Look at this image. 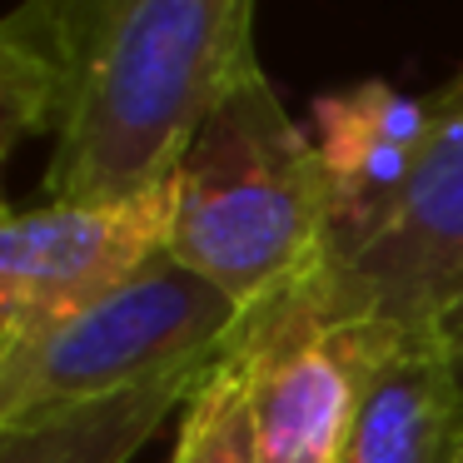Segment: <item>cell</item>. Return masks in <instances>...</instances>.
<instances>
[{
    "label": "cell",
    "instance_id": "6",
    "mask_svg": "<svg viewBox=\"0 0 463 463\" xmlns=\"http://www.w3.org/2000/svg\"><path fill=\"white\" fill-rule=\"evenodd\" d=\"M369 349V329H329L284 299L244 314L230 354L250 389L260 463H344Z\"/></svg>",
    "mask_w": 463,
    "mask_h": 463
},
{
    "label": "cell",
    "instance_id": "12",
    "mask_svg": "<svg viewBox=\"0 0 463 463\" xmlns=\"http://www.w3.org/2000/svg\"><path fill=\"white\" fill-rule=\"evenodd\" d=\"M458 463H463V453H458Z\"/></svg>",
    "mask_w": 463,
    "mask_h": 463
},
{
    "label": "cell",
    "instance_id": "4",
    "mask_svg": "<svg viewBox=\"0 0 463 463\" xmlns=\"http://www.w3.org/2000/svg\"><path fill=\"white\" fill-rule=\"evenodd\" d=\"M433 125L413 175L364 224L324 240L294 304L329 329H439L463 299V71L429 95Z\"/></svg>",
    "mask_w": 463,
    "mask_h": 463
},
{
    "label": "cell",
    "instance_id": "7",
    "mask_svg": "<svg viewBox=\"0 0 463 463\" xmlns=\"http://www.w3.org/2000/svg\"><path fill=\"white\" fill-rule=\"evenodd\" d=\"M373 334L344 463H458L463 369L443 329Z\"/></svg>",
    "mask_w": 463,
    "mask_h": 463
},
{
    "label": "cell",
    "instance_id": "11",
    "mask_svg": "<svg viewBox=\"0 0 463 463\" xmlns=\"http://www.w3.org/2000/svg\"><path fill=\"white\" fill-rule=\"evenodd\" d=\"M439 329H443V339H449L453 359H458V369H463V299L453 304L449 314H443V324H439Z\"/></svg>",
    "mask_w": 463,
    "mask_h": 463
},
{
    "label": "cell",
    "instance_id": "8",
    "mask_svg": "<svg viewBox=\"0 0 463 463\" xmlns=\"http://www.w3.org/2000/svg\"><path fill=\"white\" fill-rule=\"evenodd\" d=\"M314 145L329 175V234L364 224L403 190L433 125L429 95H403L389 80L314 95Z\"/></svg>",
    "mask_w": 463,
    "mask_h": 463
},
{
    "label": "cell",
    "instance_id": "2",
    "mask_svg": "<svg viewBox=\"0 0 463 463\" xmlns=\"http://www.w3.org/2000/svg\"><path fill=\"white\" fill-rule=\"evenodd\" d=\"M329 240V175L269 75L240 80L175 165L170 254L244 314L294 289Z\"/></svg>",
    "mask_w": 463,
    "mask_h": 463
},
{
    "label": "cell",
    "instance_id": "5",
    "mask_svg": "<svg viewBox=\"0 0 463 463\" xmlns=\"http://www.w3.org/2000/svg\"><path fill=\"white\" fill-rule=\"evenodd\" d=\"M175 180L130 200H41L0 224V349L55 329L170 250Z\"/></svg>",
    "mask_w": 463,
    "mask_h": 463
},
{
    "label": "cell",
    "instance_id": "1",
    "mask_svg": "<svg viewBox=\"0 0 463 463\" xmlns=\"http://www.w3.org/2000/svg\"><path fill=\"white\" fill-rule=\"evenodd\" d=\"M254 71V0H21L0 25V130L51 140L45 200H130L175 180Z\"/></svg>",
    "mask_w": 463,
    "mask_h": 463
},
{
    "label": "cell",
    "instance_id": "3",
    "mask_svg": "<svg viewBox=\"0 0 463 463\" xmlns=\"http://www.w3.org/2000/svg\"><path fill=\"white\" fill-rule=\"evenodd\" d=\"M240 329V304L165 250L90 309L0 349V429L150 383L200 379L230 359Z\"/></svg>",
    "mask_w": 463,
    "mask_h": 463
},
{
    "label": "cell",
    "instance_id": "10",
    "mask_svg": "<svg viewBox=\"0 0 463 463\" xmlns=\"http://www.w3.org/2000/svg\"><path fill=\"white\" fill-rule=\"evenodd\" d=\"M170 463H260L250 389H244L234 354L224 364H214V373L184 403Z\"/></svg>",
    "mask_w": 463,
    "mask_h": 463
},
{
    "label": "cell",
    "instance_id": "9",
    "mask_svg": "<svg viewBox=\"0 0 463 463\" xmlns=\"http://www.w3.org/2000/svg\"><path fill=\"white\" fill-rule=\"evenodd\" d=\"M210 373L150 383V389L115 393L100 403H80L65 413H45L35 423L0 429V463H130L135 449L165 423V413L184 409Z\"/></svg>",
    "mask_w": 463,
    "mask_h": 463
}]
</instances>
